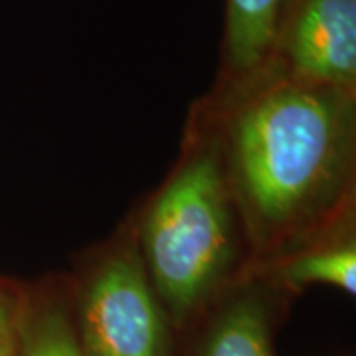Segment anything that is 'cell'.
<instances>
[{
  "label": "cell",
  "mask_w": 356,
  "mask_h": 356,
  "mask_svg": "<svg viewBox=\"0 0 356 356\" xmlns=\"http://www.w3.org/2000/svg\"><path fill=\"white\" fill-rule=\"evenodd\" d=\"M283 0H226L220 89L236 88L271 67Z\"/></svg>",
  "instance_id": "5"
},
{
  "label": "cell",
  "mask_w": 356,
  "mask_h": 356,
  "mask_svg": "<svg viewBox=\"0 0 356 356\" xmlns=\"http://www.w3.org/2000/svg\"><path fill=\"white\" fill-rule=\"evenodd\" d=\"M259 269H271L285 285H331L348 295L356 291V245L350 238H325L289 255L267 261Z\"/></svg>",
  "instance_id": "6"
},
{
  "label": "cell",
  "mask_w": 356,
  "mask_h": 356,
  "mask_svg": "<svg viewBox=\"0 0 356 356\" xmlns=\"http://www.w3.org/2000/svg\"><path fill=\"white\" fill-rule=\"evenodd\" d=\"M24 293L10 281L0 280V356H18Z\"/></svg>",
  "instance_id": "9"
},
{
  "label": "cell",
  "mask_w": 356,
  "mask_h": 356,
  "mask_svg": "<svg viewBox=\"0 0 356 356\" xmlns=\"http://www.w3.org/2000/svg\"><path fill=\"white\" fill-rule=\"evenodd\" d=\"M140 259L159 301L184 318L226 281L238 259V212L216 135L194 137L149 202Z\"/></svg>",
  "instance_id": "2"
},
{
  "label": "cell",
  "mask_w": 356,
  "mask_h": 356,
  "mask_svg": "<svg viewBox=\"0 0 356 356\" xmlns=\"http://www.w3.org/2000/svg\"><path fill=\"white\" fill-rule=\"evenodd\" d=\"M271 67L356 93V0H283Z\"/></svg>",
  "instance_id": "4"
},
{
  "label": "cell",
  "mask_w": 356,
  "mask_h": 356,
  "mask_svg": "<svg viewBox=\"0 0 356 356\" xmlns=\"http://www.w3.org/2000/svg\"><path fill=\"white\" fill-rule=\"evenodd\" d=\"M202 356H273L269 315L255 293L229 301L204 343Z\"/></svg>",
  "instance_id": "7"
},
{
  "label": "cell",
  "mask_w": 356,
  "mask_h": 356,
  "mask_svg": "<svg viewBox=\"0 0 356 356\" xmlns=\"http://www.w3.org/2000/svg\"><path fill=\"white\" fill-rule=\"evenodd\" d=\"M220 151L257 266L329 238L355 186L356 95L269 67L218 89Z\"/></svg>",
  "instance_id": "1"
},
{
  "label": "cell",
  "mask_w": 356,
  "mask_h": 356,
  "mask_svg": "<svg viewBox=\"0 0 356 356\" xmlns=\"http://www.w3.org/2000/svg\"><path fill=\"white\" fill-rule=\"evenodd\" d=\"M77 337L88 356H165L163 309L133 238L91 267Z\"/></svg>",
  "instance_id": "3"
},
{
  "label": "cell",
  "mask_w": 356,
  "mask_h": 356,
  "mask_svg": "<svg viewBox=\"0 0 356 356\" xmlns=\"http://www.w3.org/2000/svg\"><path fill=\"white\" fill-rule=\"evenodd\" d=\"M18 356H88L62 307L24 295Z\"/></svg>",
  "instance_id": "8"
}]
</instances>
